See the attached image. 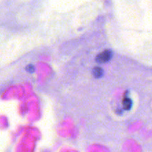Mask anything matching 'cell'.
I'll return each mask as SVG.
<instances>
[{"label": "cell", "instance_id": "1", "mask_svg": "<svg viewBox=\"0 0 152 152\" xmlns=\"http://www.w3.org/2000/svg\"><path fill=\"white\" fill-rule=\"evenodd\" d=\"M111 56H112V52L109 50H106L97 55L96 60L98 63H105L110 60Z\"/></svg>", "mask_w": 152, "mask_h": 152}, {"label": "cell", "instance_id": "2", "mask_svg": "<svg viewBox=\"0 0 152 152\" xmlns=\"http://www.w3.org/2000/svg\"><path fill=\"white\" fill-rule=\"evenodd\" d=\"M123 105L126 110L130 109V108H132V100H131V99H129V98H126V99H124V100H123Z\"/></svg>", "mask_w": 152, "mask_h": 152}, {"label": "cell", "instance_id": "3", "mask_svg": "<svg viewBox=\"0 0 152 152\" xmlns=\"http://www.w3.org/2000/svg\"><path fill=\"white\" fill-rule=\"evenodd\" d=\"M93 74L95 77H100L102 75V69L99 67L94 68Z\"/></svg>", "mask_w": 152, "mask_h": 152}]
</instances>
